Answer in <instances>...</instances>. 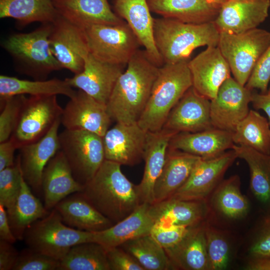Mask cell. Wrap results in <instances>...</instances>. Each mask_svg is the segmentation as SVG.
I'll return each mask as SVG.
<instances>
[{"label": "cell", "mask_w": 270, "mask_h": 270, "mask_svg": "<svg viewBox=\"0 0 270 270\" xmlns=\"http://www.w3.org/2000/svg\"><path fill=\"white\" fill-rule=\"evenodd\" d=\"M118 77L106 104L112 120L138 122L150 98L159 67L145 50H138Z\"/></svg>", "instance_id": "6da1fadb"}, {"label": "cell", "mask_w": 270, "mask_h": 270, "mask_svg": "<svg viewBox=\"0 0 270 270\" xmlns=\"http://www.w3.org/2000/svg\"><path fill=\"white\" fill-rule=\"evenodd\" d=\"M121 166L105 160L81 192L114 224L128 216L142 204L137 185L124 174Z\"/></svg>", "instance_id": "7a4b0ae2"}, {"label": "cell", "mask_w": 270, "mask_h": 270, "mask_svg": "<svg viewBox=\"0 0 270 270\" xmlns=\"http://www.w3.org/2000/svg\"><path fill=\"white\" fill-rule=\"evenodd\" d=\"M220 35L214 22L192 24L163 17L154 19V39L164 64L189 61L199 47L218 46Z\"/></svg>", "instance_id": "3957f363"}, {"label": "cell", "mask_w": 270, "mask_h": 270, "mask_svg": "<svg viewBox=\"0 0 270 270\" xmlns=\"http://www.w3.org/2000/svg\"><path fill=\"white\" fill-rule=\"evenodd\" d=\"M188 62L164 64L159 67L150 98L138 121L146 131L161 130L172 110L192 86Z\"/></svg>", "instance_id": "277c9868"}, {"label": "cell", "mask_w": 270, "mask_h": 270, "mask_svg": "<svg viewBox=\"0 0 270 270\" xmlns=\"http://www.w3.org/2000/svg\"><path fill=\"white\" fill-rule=\"evenodd\" d=\"M52 28V23L43 24L31 32L10 35L2 43L19 70L35 80H45L49 74L62 68L51 50Z\"/></svg>", "instance_id": "5b68a950"}, {"label": "cell", "mask_w": 270, "mask_h": 270, "mask_svg": "<svg viewBox=\"0 0 270 270\" xmlns=\"http://www.w3.org/2000/svg\"><path fill=\"white\" fill-rule=\"evenodd\" d=\"M94 236L66 225L54 208L26 229L23 240L28 248L60 261L73 246L94 242Z\"/></svg>", "instance_id": "8992f818"}, {"label": "cell", "mask_w": 270, "mask_h": 270, "mask_svg": "<svg viewBox=\"0 0 270 270\" xmlns=\"http://www.w3.org/2000/svg\"><path fill=\"white\" fill-rule=\"evenodd\" d=\"M270 44V32L256 28L240 34L220 32L218 47L234 78L245 86L258 59Z\"/></svg>", "instance_id": "52a82bcc"}, {"label": "cell", "mask_w": 270, "mask_h": 270, "mask_svg": "<svg viewBox=\"0 0 270 270\" xmlns=\"http://www.w3.org/2000/svg\"><path fill=\"white\" fill-rule=\"evenodd\" d=\"M64 153L74 179L84 186L95 175L105 155L102 137L84 130L66 129L58 134Z\"/></svg>", "instance_id": "ba28073f"}, {"label": "cell", "mask_w": 270, "mask_h": 270, "mask_svg": "<svg viewBox=\"0 0 270 270\" xmlns=\"http://www.w3.org/2000/svg\"><path fill=\"white\" fill-rule=\"evenodd\" d=\"M82 30L89 52L108 63L127 64L140 45L124 21L117 24L90 25Z\"/></svg>", "instance_id": "9c48e42d"}, {"label": "cell", "mask_w": 270, "mask_h": 270, "mask_svg": "<svg viewBox=\"0 0 270 270\" xmlns=\"http://www.w3.org/2000/svg\"><path fill=\"white\" fill-rule=\"evenodd\" d=\"M56 96H24L16 126L10 136L18 149L40 139L60 118L63 108Z\"/></svg>", "instance_id": "30bf717a"}, {"label": "cell", "mask_w": 270, "mask_h": 270, "mask_svg": "<svg viewBox=\"0 0 270 270\" xmlns=\"http://www.w3.org/2000/svg\"><path fill=\"white\" fill-rule=\"evenodd\" d=\"M236 158L232 149L216 157L200 158L186 182L170 198L208 200Z\"/></svg>", "instance_id": "8fae6325"}, {"label": "cell", "mask_w": 270, "mask_h": 270, "mask_svg": "<svg viewBox=\"0 0 270 270\" xmlns=\"http://www.w3.org/2000/svg\"><path fill=\"white\" fill-rule=\"evenodd\" d=\"M252 92L231 76L220 88L210 100V116L214 128L233 132L248 114Z\"/></svg>", "instance_id": "7c38bea8"}, {"label": "cell", "mask_w": 270, "mask_h": 270, "mask_svg": "<svg viewBox=\"0 0 270 270\" xmlns=\"http://www.w3.org/2000/svg\"><path fill=\"white\" fill-rule=\"evenodd\" d=\"M49 41L51 50L62 68L74 74L82 72L84 58L90 52L82 28L58 14L52 23Z\"/></svg>", "instance_id": "4fadbf2b"}, {"label": "cell", "mask_w": 270, "mask_h": 270, "mask_svg": "<svg viewBox=\"0 0 270 270\" xmlns=\"http://www.w3.org/2000/svg\"><path fill=\"white\" fill-rule=\"evenodd\" d=\"M112 118L104 104L78 90L64 108L60 122L66 129L84 130L103 136Z\"/></svg>", "instance_id": "5bb4252c"}, {"label": "cell", "mask_w": 270, "mask_h": 270, "mask_svg": "<svg viewBox=\"0 0 270 270\" xmlns=\"http://www.w3.org/2000/svg\"><path fill=\"white\" fill-rule=\"evenodd\" d=\"M147 132L138 122H116L102 136L105 159L120 165L139 163L143 159Z\"/></svg>", "instance_id": "9a60e30c"}, {"label": "cell", "mask_w": 270, "mask_h": 270, "mask_svg": "<svg viewBox=\"0 0 270 270\" xmlns=\"http://www.w3.org/2000/svg\"><path fill=\"white\" fill-rule=\"evenodd\" d=\"M192 86L200 95L214 98L224 83L230 78V66L218 46L207 48L188 62Z\"/></svg>", "instance_id": "2e32d148"}, {"label": "cell", "mask_w": 270, "mask_h": 270, "mask_svg": "<svg viewBox=\"0 0 270 270\" xmlns=\"http://www.w3.org/2000/svg\"><path fill=\"white\" fill-rule=\"evenodd\" d=\"M124 66L100 60L90 52L84 58L82 72L64 80L72 87L82 90L106 104Z\"/></svg>", "instance_id": "e0dca14e"}, {"label": "cell", "mask_w": 270, "mask_h": 270, "mask_svg": "<svg viewBox=\"0 0 270 270\" xmlns=\"http://www.w3.org/2000/svg\"><path fill=\"white\" fill-rule=\"evenodd\" d=\"M60 124V118L40 139L18 149L23 177L32 190L37 194L42 192V177L44 168L60 150L58 132Z\"/></svg>", "instance_id": "ac0fdd59"}, {"label": "cell", "mask_w": 270, "mask_h": 270, "mask_svg": "<svg viewBox=\"0 0 270 270\" xmlns=\"http://www.w3.org/2000/svg\"><path fill=\"white\" fill-rule=\"evenodd\" d=\"M210 106V100L192 86L172 110L162 129L178 134L212 128Z\"/></svg>", "instance_id": "d6986e66"}, {"label": "cell", "mask_w": 270, "mask_h": 270, "mask_svg": "<svg viewBox=\"0 0 270 270\" xmlns=\"http://www.w3.org/2000/svg\"><path fill=\"white\" fill-rule=\"evenodd\" d=\"M270 0H228L214 22L220 32L240 34L257 28L268 16Z\"/></svg>", "instance_id": "ffe728a7"}, {"label": "cell", "mask_w": 270, "mask_h": 270, "mask_svg": "<svg viewBox=\"0 0 270 270\" xmlns=\"http://www.w3.org/2000/svg\"><path fill=\"white\" fill-rule=\"evenodd\" d=\"M116 14L124 20L150 60L158 66L164 63L154 36V18L147 0H114Z\"/></svg>", "instance_id": "44dd1931"}, {"label": "cell", "mask_w": 270, "mask_h": 270, "mask_svg": "<svg viewBox=\"0 0 270 270\" xmlns=\"http://www.w3.org/2000/svg\"><path fill=\"white\" fill-rule=\"evenodd\" d=\"M84 186L74 179L64 153L59 150L48 162L42 174L44 207L50 211L68 196L82 192Z\"/></svg>", "instance_id": "7402d4cb"}, {"label": "cell", "mask_w": 270, "mask_h": 270, "mask_svg": "<svg viewBox=\"0 0 270 270\" xmlns=\"http://www.w3.org/2000/svg\"><path fill=\"white\" fill-rule=\"evenodd\" d=\"M150 212L155 224L192 227L208 221L211 210L208 200L170 198L150 204Z\"/></svg>", "instance_id": "603a6c76"}, {"label": "cell", "mask_w": 270, "mask_h": 270, "mask_svg": "<svg viewBox=\"0 0 270 270\" xmlns=\"http://www.w3.org/2000/svg\"><path fill=\"white\" fill-rule=\"evenodd\" d=\"M176 134L164 129L147 132L143 155L144 172L137 184L142 204L154 202V184L164 166L170 142Z\"/></svg>", "instance_id": "cb8c5ba5"}, {"label": "cell", "mask_w": 270, "mask_h": 270, "mask_svg": "<svg viewBox=\"0 0 270 270\" xmlns=\"http://www.w3.org/2000/svg\"><path fill=\"white\" fill-rule=\"evenodd\" d=\"M234 144L232 132L212 128L196 132L176 134L168 148L208 158L232 150Z\"/></svg>", "instance_id": "d4e9b609"}, {"label": "cell", "mask_w": 270, "mask_h": 270, "mask_svg": "<svg viewBox=\"0 0 270 270\" xmlns=\"http://www.w3.org/2000/svg\"><path fill=\"white\" fill-rule=\"evenodd\" d=\"M200 157L168 148L154 188V202L170 198L188 180Z\"/></svg>", "instance_id": "484cf974"}, {"label": "cell", "mask_w": 270, "mask_h": 270, "mask_svg": "<svg viewBox=\"0 0 270 270\" xmlns=\"http://www.w3.org/2000/svg\"><path fill=\"white\" fill-rule=\"evenodd\" d=\"M206 222L192 227L177 244L164 249L172 270H210L204 232Z\"/></svg>", "instance_id": "4316f807"}, {"label": "cell", "mask_w": 270, "mask_h": 270, "mask_svg": "<svg viewBox=\"0 0 270 270\" xmlns=\"http://www.w3.org/2000/svg\"><path fill=\"white\" fill-rule=\"evenodd\" d=\"M58 13L81 28L92 24H117L124 20L111 9L108 0H54Z\"/></svg>", "instance_id": "83f0119b"}, {"label": "cell", "mask_w": 270, "mask_h": 270, "mask_svg": "<svg viewBox=\"0 0 270 270\" xmlns=\"http://www.w3.org/2000/svg\"><path fill=\"white\" fill-rule=\"evenodd\" d=\"M150 204H140L131 214L104 230L94 232V242L106 250L118 246L124 242L150 234L155 222L150 212Z\"/></svg>", "instance_id": "f1b7e54d"}, {"label": "cell", "mask_w": 270, "mask_h": 270, "mask_svg": "<svg viewBox=\"0 0 270 270\" xmlns=\"http://www.w3.org/2000/svg\"><path fill=\"white\" fill-rule=\"evenodd\" d=\"M54 208L66 225L78 230L94 232L114 224L90 204L81 192L68 196Z\"/></svg>", "instance_id": "f546056e"}, {"label": "cell", "mask_w": 270, "mask_h": 270, "mask_svg": "<svg viewBox=\"0 0 270 270\" xmlns=\"http://www.w3.org/2000/svg\"><path fill=\"white\" fill-rule=\"evenodd\" d=\"M151 12L192 24L214 22L220 6L209 0H147Z\"/></svg>", "instance_id": "4dcf8cb0"}, {"label": "cell", "mask_w": 270, "mask_h": 270, "mask_svg": "<svg viewBox=\"0 0 270 270\" xmlns=\"http://www.w3.org/2000/svg\"><path fill=\"white\" fill-rule=\"evenodd\" d=\"M12 232L17 240H24L26 229L50 212L35 196L23 176L19 195L14 206L6 210Z\"/></svg>", "instance_id": "1f68e13d"}, {"label": "cell", "mask_w": 270, "mask_h": 270, "mask_svg": "<svg viewBox=\"0 0 270 270\" xmlns=\"http://www.w3.org/2000/svg\"><path fill=\"white\" fill-rule=\"evenodd\" d=\"M76 92L65 80H29L6 75L0 76V100L26 94L30 96L61 94L70 98Z\"/></svg>", "instance_id": "d6a6232c"}, {"label": "cell", "mask_w": 270, "mask_h": 270, "mask_svg": "<svg viewBox=\"0 0 270 270\" xmlns=\"http://www.w3.org/2000/svg\"><path fill=\"white\" fill-rule=\"evenodd\" d=\"M209 199L210 208L228 220L242 218L249 210L248 201L242 193L240 178L236 174L222 180Z\"/></svg>", "instance_id": "836d02e7"}, {"label": "cell", "mask_w": 270, "mask_h": 270, "mask_svg": "<svg viewBox=\"0 0 270 270\" xmlns=\"http://www.w3.org/2000/svg\"><path fill=\"white\" fill-rule=\"evenodd\" d=\"M58 15L52 0H0V18H14L22 26L52 23Z\"/></svg>", "instance_id": "e575fe53"}, {"label": "cell", "mask_w": 270, "mask_h": 270, "mask_svg": "<svg viewBox=\"0 0 270 270\" xmlns=\"http://www.w3.org/2000/svg\"><path fill=\"white\" fill-rule=\"evenodd\" d=\"M232 149L248 166L250 188L254 196L264 204L270 203V154L235 144Z\"/></svg>", "instance_id": "d590c367"}, {"label": "cell", "mask_w": 270, "mask_h": 270, "mask_svg": "<svg viewBox=\"0 0 270 270\" xmlns=\"http://www.w3.org/2000/svg\"><path fill=\"white\" fill-rule=\"evenodd\" d=\"M235 144L246 146L270 154V126L266 118L254 110L237 125L232 132Z\"/></svg>", "instance_id": "8d00e7d4"}, {"label": "cell", "mask_w": 270, "mask_h": 270, "mask_svg": "<svg viewBox=\"0 0 270 270\" xmlns=\"http://www.w3.org/2000/svg\"><path fill=\"white\" fill-rule=\"evenodd\" d=\"M58 270H110L106 250L94 242L76 244L60 261Z\"/></svg>", "instance_id": "74e56055"}, {"label": "cell", "mask_w": 270, "mask_h": 270, "mask_svg": "<svg viewBox=\"0 0 270 270\" xmlns=\"http://www.w3.org/2000/svg\"><path fill=\"white\" fill-rule=\"evenodd\" d=\"M118 246L130 254L144 270H172L164 248L150 234L130 240Z\"/></svg>", "instance_id": "f35d334b"}, {"label": "cell", "mask_w": 270, "mask_h": 270, "mask_svg": "<svg viewBox=\"0 0 270 270\" xmlns=\"http://www.w3.org/2000/svg\"><path fill=\"white\" fill-rule=\"evenodd\" d=\"M204 232L208 256L210 270L226 268L230 259V244L224 233L210 224L204 225Z\"/></svg>", "instance_id": "ab89813d"}, {"label": "cell", "mask_w": 270, "mask_h": 270, "mask_svg": "<svg viewBox=\"0 0 270 270\" xmlns=\"http://www.w3.org/2000/svg\"><path fill=\"white\" fill-rule=\"evenodd\" d=\"M22 178L18 156L14 165L0 171V204L6 210L14 204L20 191Z\"/></svg>", "instance_id": "60d3db41"}, {"label": "cell", "mask_w": 270, "mask_h": 270, "mask_svg": "<svg viewBox=\"0 0 270 270\" xmlns=\"http://www.w3.org/2000/svg\"><path fill=\"white\" fill-rule=\"evenodd\" d=\"M25 95H17L0 100V142L8 140L16 126Z\"/></svg>", "instance_id": "b9f144b4"}, {"label": "cell", "mask_w": 270, "mask_h": 270, "mask_svg": "<svg viewBox=\"0 0 270 270\" xmlns=\"http://www.w3.org/2000/svg\"><path fill=\"white\" fill-rule=\"evenodd\" d=\"M60 261L27 248L20 252L12 270H58Z\"/></svg>", "instance_id": "7bdbcfd3"}, {"label": "cell", "mask_w": 270, "mask_h": 270, "mask_svg": "<svg viewBox=\"0 0 270 270\" xmlns=\"http://www.w3.org/2000/svg\"><path fill=\"white\" fill-rule=\"evenodd\" d=\"M270 82V44L256 64L245 86L250 90H260L266 94Z\"/></svg>", "instance_id": "ee69618b"}, {"label": "cell", "mask_w": 270, "mask_h": 270, "mask_svg": "<svg viewBox=\"0 0 270 270\" xmlns=\"http://www.w3.org/2000/svg\"><path fill=\"white\" fill-rule=\"evenodd\" d=\"M191 228L155 224L151 230L150 234L163 248L166 249L177 244Z\"/></svg>", "instance_id": "f6af8a7d"}, {"label": "cell", "mask_w": 270, "mask_h": 270, "mask_svg": "<svg viewBox=\"0 0 270 270\" xmlns=\"http://www.w3.org/2000/svg\"><path fill=\"white\" fill-rule=\"evenodd\" d=\"M106 251L110 270H144L130 254L120 246Z\"/></svg>", "instance_id": "bcb514c9"}, {"label": "cell", "mask_w": 270, "mask_h": 270, "mask_svg": "<svg viewBox=\"0 0 270 270\" xmlns=\"http://www.w3.org/2000/svg\"><path fill=\"white\" fill-rule=\"evenodd\" d=\"M250 252L252 256H270V215L262 221L250 246Z\"/></svg>", "instance_id": "7dc6e473"}, {"label": "cell", "mask_w": 270, "mask_h": 270, "mask_svg": "<svg viewBox=\"0 0 270 270\" xmlns=\"http://www.w3.org/2000/svg\"><path fill=\"white\" fill-rule=\"evenodd\" d=\"M12 244L0 240V270H12L20 252Z\"/></svg>", "instance_id": "c3c4849f"}, {"label": "cell", "mask_w": 270, "mask_h": 270, "mask_svg": "<svg viewBox=\"0 0 270 270\" xmlns=\"http://www.w3.org/2000/svg\"><path fill=\"white\" fill-rule=\"evenodd\" d=\"M18 147L16 142L10 138L0 142V171L14 164V154Z\"/></svg>", "instance_id": "681fc988"}, {"label": "cell", "mask_w": 270, "mask_h": 270, "mask_svg": "<svg viewBox=\"0 0 270 270\" xmlns=\"http://www.w3.org/2000/svg\"><path fill=\"white\" fill-rule=\"evenodd\" d=\"M0 240L12 244L17 240L11 230L6 210L1 204H0Z\"/></svg>", "instance_id": "f907efd6"}, {"label": "cell", "mask_w": 270, "mask_h": 270, "mask_svg": "<svg viewBox=\"0 0 270 270\" xmlns=\"http://www.w3.org/2000/svg\"><path fill=\"white\" fill-rule=\"evenodd\" d=\"M251 102L256 108L261 109L265 112L268 116L270 126V94L266 93H252Z\"/></svg>", "instance_id": "816d5d0a"}, {"label": "cell", "mask_w": 270, "mask_h": 270, "mask_svg": "<svg viewBox=\"0 0 270 270\" xmlns=\"http://www.w3.org/2000/svg\"><path fill=\"white\" fill-rule=\"evenodd\" d=\"M246 268L249 270H270V256H252Z\"/></svg>", "instance_id": "f5cc1de1"}, {"label": "cell", "mask_w": 270, "mask_h": 270, "mask_svg": "<svg viewBox=\"0 0 270 270\" xmlns=\"http://www.w3.org/2000/svg\"><path fill=\"white\" fill-rule=\"evenodd\" d=\"M209 0L221 6L222 4H223L228 0Z\"/></svg>", "instance_id": "db71d44e"}, {"label": "cell", "mask_w": 270, "mask_h": 270, "mask_svg": "<svg viewBox=\"0 0 270 270\" xmlns=\"http://www.w3.org/2000/svg\"><path fill=\"white\" fill-rule=\"evenodd\" d=\"M266 94H270V88H269L268 91L267 92Z\"/></svg>", "instance_id": "11a10c76"}, {"label": "cell", "mask_w": 270, "mask_h": 270, "mask_svg": "<svg viewBox=\"0 0 270 270\" xmlns=\"http://www.w3.org/2000/svg\"></svg>", "instance_id": "9f6ffc18"}]
</instances>
